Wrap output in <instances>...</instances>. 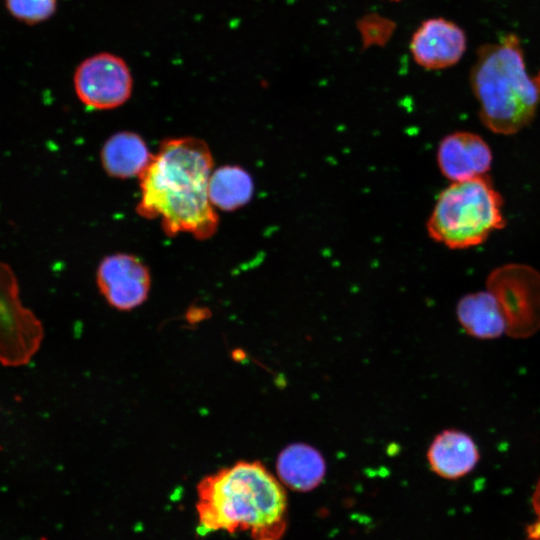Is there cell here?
I'll list each match as a JSON object with an SVG mask.
<instances>
[{
	"label": "cell",
	"mask_w": 540,
	"mask_h": 540,
	"mask_svg": "<svg viewBox=\"0 0 540 540\" xmlns=\"http://www.w3.org/2000/svg\"><path fill=\"white\" fill-rule=\"evenodd\" d=\"M427 460L436 475L456 480L475 469L480 460V452L469 434L456 429H446L437 434L431 442Z\"/></svg>",
	"instance_id": "8fae6325"
},
{
	"label": "cell",
	"mask_w": 540,
	"mask_h": 540,
	"mask_svg": "<svg viewBox=\"0 0 540 540\" xmlns=\"http://www.w3.org/2000/svg\"><path fill=\"white\" fill-rule=\"evenodd\" d=\"M506 224L503 199L488 175L452 182L438 196L429 236L450 249L478 246Z\"/></svg>",
	"instance_id": "277c9868"
},
{
	"label": "cell",
	"mask_w": 540,
	"mask_h": 540,
	"mask_svg": "<svg viewBox=\"0 0 540 540\" xmlns=\"http://www.w3.org/2000/svg\"><path fill=\"white\" fill-rule=\"evenodd\" d=\"M287 507L283 484L261 462L238 461L197 484V533L245 531L253 540H279Z\"/></svg>",
	"instance_id": "7a4b0ae2"
},
{
	"label": "cell",
	"mask_w": 540,
	"mask_h": 540,
	"mask_svg": "<svg viewBox=\"0 0 540 540\" xmlns=\"http://www.w3.org/2000/svg\"><path fill=\"white\" fill-rule=\"evenodd\" d=\"M279 481L297 492H308L317 488L326 473L322 454L305 443H293L285 447L276 460Z\"/></svg>",
	"instance_id": "7c38bea8"
},
{
	"label": "cell",
	"mask_w": 540,
	"mask_h": 540,
	"mask_svg": "<svg viewBox=\"0 0 540 540\" xmlns=\"http://www.w3.org/2000/svg\"><path fill=\"white\" fill-rule=\"evenodd\" d=\"M153 155L136 133L123 131L111 136L101 150L105 171L116 178H131L144 172Z\"/></svg>",
	"instance_id": "5bb4252c"
},
{
	"label": "cell",
	"mask_w": 540,
	"mask_h": 540,
	"mask_svg": "<svg viewBox=\"0 0 540 540\" xmlns=\"http://www.w3.org/2000/svg\"><path fill=\"white\" fill-rule=\"evenodd\" d=\"M486 289L500 305L506 334L527 338L540 329V273L526 264L510 263L495 268Z\"/></svg>",
	"instance_id": "5b68a950"
},
{
	"label": "cell",
	"mask_w": 540,
	"mask_h": 540,
	"mask_svg": "<svg viewBox=\"0 0 540 540\" xmlns=\"http://www.w3.org/2000/svg\"><path fill=\"white\" fill-rule=\"evenodd\" d=\"M212 166L210 150L202 140H166L139 177V214L160 219L170 236L186 232L198 239L211 237L218 225L208 196Z\"/></svg>",
	"instance_id": "6da1fadb"
},
{
	"label": "cell",
	"mask_w": 540,
	"mask_h": 540,
	"mask_svg": "<svg viewBox=\"0 0 540 540\" xmlns=\"http://www.w3.org/2000/svg\"><path fill=\"white\" fill-rule=\"evenodd\" d=\"M58 0H6V8L17 20L37 24L49 19L57 9Z\"/></svg>",
	"instance_id": "2e32d148"
},
{
	"label": "cell",
	"mask_w": 540,
	"mask_h": 540,
	"mask_svg": "<svg viewBox=\"0 0 540 540\" xmlns=\"http://www.w3.org/2000/svg\"><path fill=\"white\" fill-rule=\"evenodd\" d=\"M357 28L363 47L368 48L385 45L395 30V23L381 15L368 14L358 20Z\"/></svg>",
	"instance_id": "e0dca14e"
},
{
	"label": "cell",
	"mask_w": 540,
	"mask_h": 540,
	"mask_svg": "<svg viewBox=\"0 0 540 540\" xmlns=\"http://www.w3.org/2000/svg\"><path fill=\"white\" fill-rule=\"evenodd\" d=\"M464 331L476 339L492 340L506 333V322L496 298L487 289L463 296L456 307Z\"/></svg>",
	"instance_id": "4fadbf2b"
},
{
	"label": "cell",
	"mask_w": 540,
	"mask_h": 540,
	"mask_svg": "<svg viewBox=\"0 0 540 540\" xmlns=\"http://www.w3.org/2000/svg\"><path fill=\"white\" fill-rule=\"evenodd\" d=\"M98 288L107 303L120 311L143 304L151 286L150 272L137 257L119 253L104 258L96 274Z\"/></svg>",
	"instance_id": "ba28073f"
},
{
	"label": "cell",
	"mask_w": 540,
	"mask_h": 540,
	"mask_svg": "<svg viewBox=\"0 0 540 540\" xmlns=\"http://www.w3.org/2000/svg\"><path fill=\"white\" fill-rule=\"evenodd\" d=\"M483 125L511 135L527 127L540 107V73L528 71L519 37L507 33L477 50L469 76Z\"/></svg>",
	"instance_id": "3957f363"
},
{
	"label": "cell",
	"mask_w": 540,
	"mask_h": 540,
	"mask_svg": "<svg viewBox=\"0 0 540 540\" xmlns=\"http://www.w3.org/2000/svg\"><path fill=\"white\" fill-rule=\"evenodd\" d=\"M534 521L526 528L527 540H540V478L538 479L531 498Z\"/></svg>",
	"instance_id": "ac0fdd59"
},
{
	"label": "cell",
	"mask_w": 540,
	"mask_h": 540,
	"mask_svg": "<svg viewBox=\"0 0 540 540\" xmlns=\"http://www.w3.org/2000/svg\"><path fill=\"white\" fill-rule=\"evenodd\" d=\"M466 48L465 31L455 22L442 17L421 22L409 43L414 62L426 70H441L456 65Z\"/></svg>",
	"instance_id": "9c48e42d"
},
{
	"label": "cell",
	"mask_w": 540,
	"mask_h": 540,
	"mask_svg": "<svg viewBox=\"0 0 540 540\" xmlns=\"http://www.w3.org/2000/svg\"><path fill=\"white\" fill-rule=\"evenodd\" d=\"M254 191L251 175L234 165L223 166L210 175L208 196L213 207L236 210L250 201Z\"/></svg>",
	"instance_id": "9a60e30c"
},
{
	"label": "cell",
	"mask_w": 540,
	"mask_h": 540,
	"mask_svg": "<svg viewBox=\"0 0 540 540\" xmlns=\"http://www.w3.org/2000/svg\"><path fill=\"white\" fill-rule=\"evenodd\" d=\"M73 83L79 100L98 110L121 106L130 98L133 87L126 61L109 52L83 60L75 70Z\"/></svg>",
	"instance_id": "8992f818"
},
{
	"label": "cell",
	"mask_w": 540,
	"mask_h": 540,
	"mask_svg": "<svg viewBox=\"0 0 540 540\" xmlns=\"http://www.w3.org/2000/svg\"><path fill=\"white\" fill-rule=\"evenodd\" d=\"M42 337L40 322L18 301L15 279L0 266V361L6 365L26 363Z\"/></svg>",
	"instance_id": "52a82bcc"
},
{
	"label": "cell",
	"mask_w": 540,
	"mask_h": 540,
	"mask_svg": "<svg viewBox=\"0 0 540 540\" xmlns=\"http://www.w3.org/2000/svg\"><path fill=\"white\" fill-rule=\"evenodd\" d=\"M493 161L488 143L478 134L457 131L445 136L437 149L438 167L452 182L487 175Z\"/></svg>",
	"instance_id": "30bf717a"
}]
</instances>
